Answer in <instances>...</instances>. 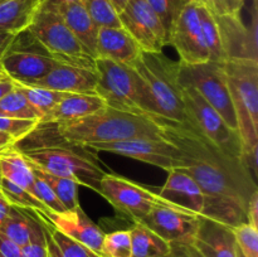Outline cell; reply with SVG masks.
Segmentation results:
<instances>
[{"mask_svg":"<svg viewBox=\"0 0 258 257\" xmlns=\"http://www.w3.org/2000/svg\"><path fill=\"white\" fill-rule=\"evenodd\" d=\"M201 7L206 8L214 17H221L231 13L227 0H191Z\"/></svg>","mask_w":258,"mask_h":257,"instance_id":"obj_41","label":"cell"},{"mask_svg":"<svg viewBox=\"0 0 258 257\" xmlns=\"http://www.w3.org/2000/svg\"><path fill=\"white\" fill-rule=\"evenodd\" d=\"M247 223L258 228V191L252 196L247 209Z\"/></svg>","mask_w":258,"mask_h":257,"instance_id":"obj_44","label":"cell"},{"mask_svg":"<svg viewBox=\"0 0 258 257\" xmlns=\"http://www.w3.org/2000/svg\"><path fill=\"white\" fill-rule=\"evenodd\" d=\"M97 71L95 67L59 62L48 75L32 86L66 93H96Z\"/></svg>","mask_w":258,"mask_h":257,"instance_id":"obj_18","label":"cell"},{"mask_svg":"<svg viewBox=\"0 0 258 257\" xmlns=\"http://www.w3.org/2000/svg\"><path fill=\"white\" fill-rule=\"evenodd\" d=\"M38 217L42 219L44 227L48 257H98L80 242L58 231L47 221V218L42 216Z\"/></svg>","mask_w":258,"mask_h":257,"instance_id":"obj_28","label":"cell"},{"mask_svg":"<svg viewBox=\"0 0 258 257\" xmlns=\"http://www.w3.org/2000/svg\"><path fill=\"white\" fill-rule=\"evenodd\" d=\"M198 13L199 19H201L204 42H206L207 48H208L209 60L224 63L227 60V57L226 53H224L221 30H219L216 17L211 14L206 8L201 7V5H198Z\"/></svg>","mask_w":258,"mask_h":257,"instance_id":"obj_30","label":"cell"},{"mask_svg":"<svg viewBox=\"0 0 258 257\" xmlns=\"http://www.w3.org/2000/svg\"><path fill=\"white\" fill-rule=\"evenodd\" d=\"M42 8L54 10L62 18L66 25L70 28L71 32L75 34V37L95 57L98 27L93 22L91 15L88 14L87 9H86L85 5H83V3L81 0H75V2L62 3V4L53 5V7Z\"/></svg>","mask_w":258,"mask_h":257,"instance_id":"obj_22","label":"cell"},{"mask_svg":"<svg viewBox=\"0 0 258 257\" xmlns=\"http://www.w3.org/2000/svg\"><path fill=\"white\" fill-rule=\"evenodd\" d=\"M0 257H22V249L14 242L0 234Z\"/></svg>","mask_w":258,"mask_h":257,"instance_id":"obj_43","label":"cell"},{"mask_svg":"<svg viewBox=\"0 0 258 257\" xmlns=\"http://www.w3.org/2000/svg\"><path fill=\"white\" fill-rule=\"evenodd\" d=\"M154 117L160 123L163 138L183 154L181 170L186 171L203 191L202 217L232 228L247 222L249 201L258 188L243 159L229 155L185 121Z\"/></svg>","mask_w":258,"mask_h":257,"instance_id":"obj_1","label":"cell"},{"mask_svg":"<svg viewBox=\"0 0 258 257\" xmlns=\"http://www.w3.org/2000/svg\"><path fill=\"white\" fill-rule=\"evenodd\" d=\"M10 208H12V204L8 202V199L5 198V196L2 193V190H0V228H2L3 223H4L5 219H7Z\"/></svg>","mask_w":258,"mask_h":257,"instance_id":"obj_46","label":"cell"},{"mask_svg":"<svg viewBox=\"0 0 258 257\" xmlns=\"http://www.w3.org/2000/svg\"><path fill=\"white\" fill-rule=\"evenodd\" d=\"M0 181H2V173H0Z\"/></svg>","mask_w":258,"mask_h":257,"instance_id":"obj_54","label":"cell"},{"mask_svg":"<svg viewBox=\"0 0 258 257\" xmlns=\"http://www.w3.org/2000/svg\"><path fill=\"white\" fill-rule=\"evenodd\" d=\"M0 190H2V193L4 194L5 198L8 199V202H9L12 206L29 209V211L38 214V216L43 217L47 216L48 213H50V212L48 211L47 207H45L37 197H34L32 193H29L28 190L23 189L22 186L7 180V179L3 178V176L2 181H0Z\"/></svg>","mask_w":258,"mask_h":257,"instance_id":"obj_32","label":"cell"},{"mask_svg":"<svg viewBox=\"0 0 258 257\" xmlns=\"http://www.w3.org/2000/svg\"><path fill=\"white\" fill-rule=\"evenodd\" d=\"M25 159L49 173L71 179L78 185L100 191L105 171L88 154L87 149L66 144H49L19 150Z\"/></svg>","mask_w":258,"mask_h":257,"instance_id":"obj_6","label":"cell"},{"mask_svg":"<svg viewBox=\"0 0 258 257\" xmlns=\"http://www.w3.org/2000/svg\"><path fill=\"white\" fill-rule=\"evenodd\" d=\"M0 173L3 178L22 186L34 196V173L24 155L14 146H10L0 154Z\"/></svg>","mask_w":258,"mask_h":257,"instance_id":"obj_26","label":"cell"},{"mask_svg":"<svg viewBox=\"0 0 258 257\" xmlns=\"http://www.w3.org/2000/svg\"><path fill=\"white\" fill-rule=\"evenodd\" d=\"M233 233L242 256L258 257V228L244 222L234 227Z\"/></svg>","mask_w":258,"mask_h":257,"instance_id":"obj_37","label":"cell"},{"mask_svg":"<svg viewBox=\"0 0 258 257\" xmlns=\"http://www.w3.org/2000/svg\"><path fill=\"white\" fill-rule=\"evenodd\" d=\"M191 246L202 257H238L233 228L213 219L202 217Z\"/></svg>","mask_w":258,"mask_h":257,"instance_id":"obj_19","label":"cell"},{"mask_svg":"<svg viewBox=\"0 0 258 257\" xmlns=\"http://www.w3.org/2000/svg\"><path fill=\"white\" fill-rule=\"evenodd\" d=\"M40 227V219L29 209L12 206L7 219L0 228V234L19 247L30 241L34 232Z\"/></svg>","mask_w":258,"mask_h":257,"instance_id":"obj_24","label":"cell"},{"mask_svg":"<svg viewBox=\"0 0 258 257\" xmlns=\"http://www.w3.org/2000/svg\"><path fill=\"white\" fill-rule=\"evenodd\" d=\"M54 59L28 29L18 33L9 50L0 59V67L15 83L33 85L50 72Z\"/></svg>","mask_w":258,"mask_h":257,"instance_id":"obj_9","label":"cell"},{"mask_svg":"<svg viewBox=\"0 0 258 257\" xmlns=\"http://www.w3.org/2000/svg\"><path fill=\"white\" fill-rule=\"evenodd\" d=\"M98 28L121 27L118 15L110 0H81Z\"/></svg>","mask_w":258,"mask_h":257,"instance_id":"obj_36","label":"cell"},{"mask_svg":"<svg viewBox=\"0 0 258 257\" xmlns=\"http://www.w3.org/2000/svg\"><path fill=\"white\" fill-rule=\"evenodd\" d=\"M68 2H75V0H40L39 7H53V5H58Z\"/></svg>","mask_w":258,"mask_h":257,"instance_id":"obj_51","label":"cell"},{"mask_svg":"<svg viewBox=\"0 0 258 257\" xmlns=\"http://www.w3.org/2000/svg\"><path fill=\"white\" fill-rule=\"evenodd\" d=\"M141 48L122 27H100L96 40L95 57L131 66Z\"/></svg>","mask_w":258,"mask_h":257,"instance_id":"obj_20","label":"cell"},{"mask_svg":"<svg viewBox=\"0 0 258 257\" xmlns=\"http://www.w3.org/2000/svg\"><path fill=\"white\" fill-rule=\"evenodd\" d=\"M135 138H163L160 123L154 116L135 115L105 106L77 120L58 123L39 122L29 135L19 140L33 143L14 144V148L24 150L47 139H58L54 144L83 148L92 143H112Z\"/></svg>","mask_w":258,"mask_h":257,"instance_id":"obj_2","label":"cell"},{"mask_svg":"<svg viewBox=\"0 0 258 257\" xmlns=\"http://www.w3.org/2000/svg\"><path fill=\"white\" fill-rule=\"evenodd\" d=\"M168 257H202L199 252L189 243H170Z\"/></svg>","mask_w":258,"mask_h":257,"instance_id":"obj_42","label":"cell"},{"mask_svg":"<svg viewBox=\"0 0 258 257\" xmlns=\"http://www.w3.org/2000/svg\"><path fill=\"white\" fill-rule=\"evenodd\" d=\"M244 0H227L231 13H241Z\"/></svg>","mask_w":258,"mask_h":257,"instance_id":"obj_49","label":"cell"},{"mask_svg":"<svg viewBox=\"0 0 258 257\" xmlns=\"http://www.w3.org/2000/svg\"><path fill=\"white\" fill-rule=\"evenodd\" d=\"M33 190H34V196L47 207L50 213H63V212H66V208L60 203L59 199L57 198V196H55L53 189L49 186V184L45 180H43L37 174H34Z\"/></svg>","mask_w":258,"mask_h":257,"instance_id":"obj_39","label":"cell"},{"mask_svg":"<svg viewBox=\"0 0 258 257\" xmlns=\"http://www.w3.org/2000/svg\"><path fill=\"white\" fill-rule=\"evenodd\" d=\"M146 2L161 20L169 38L179 15L191 0H146Z\"/></svg>","mask_w":258,"mask_h":257,"instance_id":"obj_34","label":"cell"},{"mask_svg":"<svg viewBox=\"0 0 258 257\" xmlns=\"http://www.w3.org/2000/svg\"><path fill=\"white\" fill-rule=\"evenodd\" d=\"M131 67L148 86L158 116L183 122V87L178 78L179 60L170 59L163 52L141 50Z\"/></svg>","mask_w":258,"mask_h":257,"instance_id":"obj_5","label":"cell"},{"mask_svg":"<svg viewBox=\"0 0 258 257\" xmlns=\"http://www.w3.org/2000/svg\"><path fill=\"white\" fill-rule=\"evenodd\" d=\"M40 0H0V30L18 34L29 27Z\"/></svg>","mask_w":258,"mask_h":257,"instance_id":"obj_25","label":"cell"},{"mask_svg":"<svg viewBox=\"0 0 258 257\" xmlns=\"http://www.w3.org/2000/svg\"><path fill=\"white\" fill-rule=\"evenodd\" d=\"M201 221V214L169 203L159 196L150 213L140 223L169 243L191 244Z\"/></svg>","mask_w":258,"mask_h":257,"instance_id":"obj_13","label":"cell"},{"mask_svg":"<svg viewBox=\"0 0 258 257\" xmlns=\"http://www.w3.org/2000/svg\"><path fill=\"white\" fill-rule=\"evenodd\" d=\"M13 88H14V82H13L10 78H5V80L0 81V100H2L7 93H9Z\"/></svg>","mask_w":258,"mask_h":257,"instance_id":"obj_47","label":"cell"},{"mask_svg":"<svg viewBox=\"0 0 258 257\" xmlns=\"http://www.w3.org/2000/svg\"><path fill=\"white\" fill-rule=\"evenodd\" d=\"M27 29L58 62L95 67L96 58L75 37L54 10L39 7Z\"/></svg>","mask_w":258,"mask_h":257,"instance_id":"obj_7","label":"cell"},{"mask_svg":"<svg viewBox=\"0 0 258 257\" xmlns=\"http://www.w3.org/2000/svg\"><path fill=\"white\" fill-rule=\"evenodd\" d=\"M183 106L185 122L229 155L243 156L238 133L232 130L223 117L194 88L183 87Z\"/></svg>","mask_w":258,"mask_h":257,"instance_id":"obj_10","label":"cell"},{"mask_svg":"<svg viewBox=\"0 0 258 257\" xmlns=\"http://www.w3.org/2000/svg\"><path fill=\"white\" fill-rule=\"evenodd\" d=\"M14 140L13 139H10L9 136H7L5 134H2L0 133V154L3 153V151H5L7 149H9L10 146L14 145Z\"/></svg>","mask_w":258,"mask_h":257,"instance_id":"obj_48","label":"cell"},{"mask_svg":"<svg viewBox=\"0 0 258 257\" xmlns=\"http://www.w3.org/2000/svg\"><path fill=\"white\" fill-rule=\"evenodd\" d=\"M178 78L181 87L194 88L223 117L227 125L238 133L223 63L207 60L186 65L179 62Z\"/></svg>","mask_w":258,"mask_h":257,"instance_id":"obj_8","label":"cell"},{"mask_svg":"<svg viewBox=\"0 0 258 257\" xmlns=\"http://www.w3.org/2000/svg\"><path fill=\"white\" fill-rule=\"evenodd\" d=\"M102 98L96 93H67L39 122L58 123L77 120L105 107Z\"/></svg>","mask_w":258,"mask_h":257,"instance_id":"obj_23","label":"cell"},{"mask_svg":"<svg viewBox=\"0 0 258 257\" xmlns=\"http://www.w3.org/2000/svg\"><path fill=\"white\" fill-rule=\"evenodd\" d=\"M158 194L169 203L189 209L201 216L203 213V191L198 183L181 169H173L168 171L165 184L161 186V190Z\"/></svg>","mask_w":258,"mask_h":257,"instance_id":"obj_21","label":"cell"},{"mask_svg":"<svg viewBox=\"0 0 258 257\" xmlns=\"http://www.w3.org/2000/svg\"><path fill=\"white\" fill-rule=\"evenodd\" d=\"M168 44L175 48L181 63L197 65L209 60L197 3L190 2L184 8L169 35Z\"/></svg>","mask_w":258,"mask_h":257,"instance_id":"obj_15","label":"cell"},{"mask_svg":"<svg viewBox=\"0 0 258 257\" xmlns=\"http://www.w3.org/2000/svg\"><path fill=\"white\" fill-rule=\"evenodd\" d=\"M233 103L237 130L243 149V161L257 174L258 148V60L228 59L223 63Z\"/></svg>","mask_w":258,"mask_h":257,"instance_id":"obj_3","label":"cell"},{"mask_svg":"<svg viewBox=\"0 0 258 257\" xmlns=\"http://www.w3.org/2000/svg\"><path fill=\"white\" fill-rule=\"evenodd\" d=\"M83 149L117 154L166 171L184 168L181 151L165 138H135L112 143H92L85 145Z\"/></svg>","mask_w":258,"mask_h":257,"instance_id":"obj_11","label":"cell"},{"mask_svg":"<svg viewBox=\"0 0 258 257\" xmlns=\"http://www.w3.org/2000/svg\"><path fill=\"white\" fill-rule=\"evenodd\" d=\"M238 257H243V256H242V253H241V252H238Z\"/></svg>","mask_w":258,"mask_h":257,"instance_id":"obj_53","label":"cell"},{"mask_svg":"<svg viewBox=\"0 0 258 257\" xmlns=\"http://www.w3.org/2000/svg\"><path fill=\"white\" fill-rule=\"evenodd\" d=\"M14 33L10 32H4V30H0V59L4 57L5 53L9 50L10 45H12L13 40L15 38Z\"/></svg>","mask_w":258,"mask_h":257,"instance_id":"obj_45","label":"cell"},{"mask_svg":"<svg viewBox=\"0 0 258 257\" xmlns=\"http://www.w3.org/2000/svg\"><path fill=\"white\" fill-rule=\"evenodd\" d=\"M111 5L113 7V9L116 10V13H120L123 8L126 7V4L128 3V0H110Z\"/></svg>","mask_w":258,"mask_h":257,"instance_id":"obj_50","label":"cell"},{"mask_svg":"<svg viewBox=\"0 0 258 257\" xmlns=\"http://www.w3.org/2000/svg\"><path fill=\"white\" fill-rule=\"evenodd\" d=\"M5 78H8V76L5 75V72H4V71H3V68L0 67V81L5 80Z\"/></svg>","mask_w":258,"mask_h":257,"instance_id":"obj_52","label":"cell"},{"mask_svg":"<svg viewBox=\"0 0 258 257\" xmlns=\"http://www.w3.org/2000/svg\"><path fill=\"white\" fill-rule=\"evenodd\" d=\"M131 257H168L170 243L143 223L131 227Z\"/></svg>","mask_w":258,"mask_h":257,"instance_id":"obj_27","label":"cell"},{"mask_svg":"<svg viewBox=\"0 0 258 257\" xmlns=\"http://www.w3.org/2000/svg\"><path fill=\"white\" fill-rule=\"evenodd\" d=\"M39 121L32 118H14L0 116V133L5 134L14 143L22 140L27 135H29L38 126Z\"/></svg>","mask_w":258,"mask_h":257,"instance_id":"obj_38","label":"cell"},{"mask_svg":"<svg viewBox=\"0 0 258 257\" xmlns=\"http://www.w3.org/2000/svg\"><path fill=\"white\" fill-rule=\"evenodd\" d=\"M15 87L22 91L23 95L28 100V102L39 112L40 120L44 117L47 113L52 111V108L64 97L67 93L59 92V91L49 90V88L39 87V86L32 85H22V83H15Z\"/></svg>","mask_w":258,"mask_h":257,"instance_id":"obj_31","label":"cell"},{"mask_svg":"<svg viewBox=\"0 0 258 257\" xmlns=\"http://www.w3.org/2000/svg\"><path fill=\"white\" fill-rule=\"evenodd\" d=\"M20 249H22V257H48L45 232L42 219H40L39 228L34 232L30 241L23 247H20Z\"/></svg>","mask_w":258,"mask_h":257,"instance_id":"obj_40","label":"cell"},{"mask_svg":"<svg viewBox=\"0 0 258 257\" xmlns=\"http://www.w3.org/2000/svg\"><path fill=\"white\" fill-rule=\"evenodd\" d=\"M96 95L107 107L135 115L158 116L148 86L131 66L96 58Z\"/></svg>","mask_w":258,"mask_h":257,"instance_id":"obj_4","label":"cell"},{"mask_svg":"<svg viewBox=\"0 0 258 257\" xmlns=\"http://www.w3.org/2000/svg\"><path fill=\"white\" fill-rule=\"evenodd\" d=\"M0 116L14 118H32L40 121V115L25 98L22 91L15 87L0 100Z\"/></svg>","mask_w":258,"mask_h":257,"instance_id":"obj_33","label":"cell"},{"mask_svg":"<svg viewBox=\"0 0 258 257\" xmlns=\"http://www.w3.org/2000/svg\"><path fill=\"white\" fill-rule=\"evenodd\" d=\"M98 194L107 199L118 213L130 218L134 223H140L159 199V194L146 186L123 176L107 173L101 178Z\"/></svg>","mask_w":258,"mask_h":257,"instance_id":"obj_12","label":"cell"},{"mask_svg":"<svg viewBox=\"0 0 258 257\" xmlns=\"http://www.w3.org/2000/svg\"><path fill=\"white\" fill-rule=\"evenodd\" d=\"M44 218H47L58 231L80 242L98 257H102V241L105 233L97 224L91 221L81 207L63 213H48Z\"/></svg>","mask_w":258,"mask_h":257,"instance_id":"obj_17","label":"cell"},{"mask_svg":"<svg viewBox=\"0 0 258 257\" xmlns=\"http://www.w3.org/2000/svg\"><path fill=\"white\" fill-rule=\"evenodd\" d=\"M27 161L29 163L33 173L37 174L38 176H40L43 180L49 184V186L53 189L60 203L63 204L66 211H73V209H77L78 207H81L80 201H78V186L80 185L76 181L49 173V171L44 170L40 166L33 164L28 159Z\"/></svg>","mask_w":258,"mask_h":257,"instance_id":"obj_29","label":"cell"},{"mask_svg":"<svg viewBox=\"0 0 258 257\" xmlns=\"http://www.w3.org/2000/svg\"><path fill=\"white\" fill-rule=\"evenodd\" d=\"M102 257H131L130 229H118L105 233Z\"/></svg>","mask_w":258,"mask_h":257,"instance_id":"obj_35","label":"cell"},{"mask_svg":"<svg viewBox=\"0 0 258 257\" xmlns=\"http://www.w3.org/2000/svg\"><path fill=\"white\" fill-rule=\"evenodd\" d=\"M117 15L121 27L134 38L141 50L163 52L168 44V34L146 0H128Z\"/></svg>","mask_w":258,"mask_h":257,"instance_id":"obj_14","label":"cell"},{"mask_svg":"<svg viewBox=\"0 0 258 257\" xmlns=\"http://www.w3.org/2000/svg\"><path fill=\"white\" fill-rule=\"evenodd\" d=\"M222 35L224 53L228 59H252L257 58V10L253 2V14L251 25H246L241 13L216 17Z\"/></svg>","mask_w":258,"mask_h":257,"instance_id":"obj_16","label":"cell"}]
</instances>
